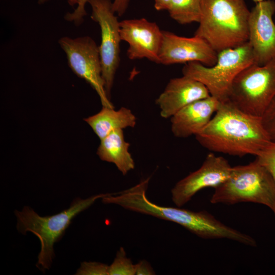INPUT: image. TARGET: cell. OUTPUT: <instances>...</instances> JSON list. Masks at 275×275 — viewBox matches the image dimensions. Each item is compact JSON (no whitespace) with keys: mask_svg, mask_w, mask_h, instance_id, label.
<instances>
[{"mask_svg":"<svg viewBox=\"0 0 275 275\" xmlns=\"http://www.w3.org/2000/svg\"><path fill=\"white\" fill-rule=\"evenodd\" d=\"M150 178L123 191L109 194L102 198L104 204H113L134 212L151 215L179 224L204 239H228L254 246L251 236L229 227L206 211H193L172 207L162 206L151 202L146 191Z\"/></svg>","mask_w":275,"mask_h":275,"instance_id":"6da1fadb","label":"cell"},{"mask_svg":"<svg viewBox=\"0 0 275 275\" xmlns=\"http://www.w3.org/2000/svg\"><path fill=\"white\" fill-rule=\"evenodd\" d=\"M196 138L212 152L238 156H256L271 142L261 117L242 112L228 100L221 101L214 116Z\"/></svg>","mask_w":275,"mask_h":275,"instance_id":"7a4b0ae2","label":"cell"},{"mask_svg":"<svg viewBox=\"0 0 275 275\" xmlns=\"http://www.w3.org/2000/svg\"><path fill=\"white\" fill-rule=\"evenodd\" d=\"M250 11L244 0H202L199 25L195 35L217 53L249 40Z\"/></svg>","mask_w":275,"mask_h":275,"instance_id":"3957f363","label":"cell"},{"mask_svg":"<svg viewBox=\"0 0 275 275\" xmlns=\"http://www.w3.org/2000/svg\"><path fill=\"white\" fill-rule=\"evenodd\" d=\"M107 194L94 195L85 199H76L68 208L52 215L40 216L27 206L20 211H15L18 232L23 234L31 232L39 239L41 249L36 264L39 269L44 271L50 268L55 256L53 245L63 236L73 218Z\"/></svg>","mask_w":275,"mask_h":275,"instance_id":"277c9868","label":"cell"},{"mask_svg":"<svg viewBox=\"0 0 275 275\" xmlns=\"http://www.w3.org/2000/svg\"><path fill=\"white\" fill-rule=\"evenodd\" d=\"M210 202L262 204L270 208L275 216V181L268 170L256 158L249 164L232 167L228 178L214 188Z\"/></svg>","mask_w":275,"mask_h":275,"instance_id":"5b68a950","label":"cell"},{"mask_svg":"<svg viewBox=\"0 0 275 275\" xmlns=\"http://www.w3.org/2000/svg\"><path fill=\"white\" fill-rule=\"evenodd\" d=\"M256 64L254 54L249 41L234 48L217 53L215 64L210 67L199 62L185 64L183 75L203 84L211 96L220 101L228 100L232 82L244 68Z\"/></svg>","mask_w":275,"mask_h":275,"instance_id":"8992f818","label":"cell"},{"mask_svg":"<svg viewBox=\"0 0 275 275\" xmlns=\"http://www.w3.org/2000/svg\"><path fill=\"white\" fill-rule=\"evenodd\" d=\"M274 96L275 58L242 70L232 82L228 100L242 112L261 117Z\"/></svg>","mask_w":275,"mask_h":275,"instance_id":"52a82bcc","label":"cell"},{"mask_svg":"<svg viewBox=\"0 0 275 275\" xmlns=\"http://www.w3.org/2000/svg\"><path fill=\"white\" fill-rule=\"evenodd\" d=\"M59 42L72 71L96 92L102 107L114 108L105 88L99 46L94 40L89 36L76 38L64 37Z\"/></svg>","mask_w":275,"mask_h":275,"instance_id":"ba28073f","label":"cell"},{"mask_svg":"<svg viewBox=\"0 0 275 275\" xmlns=\"http://www.w3.org/2000/svg\"><path fill=\"white\" fill-rule=\"evenodd\" d=\"M91 19L99 25L101 43L99 46L102 75L110 98L115 74L120 63V22L112 8L111 0H88Z\"/></svg>","mask_w":275,"mask_h":275,"instance_id":"9c48e42d","label":"cell"},{"mask_svg":"<svg viewBox=\"0 0 275 275\" xmlns=\"http://www.w3.org/2000/svg\"><path fill=\"white\" fill-rule=\"evenodd\" d=\"M232 168L224 157L209 154L199 169L175 185L171 190L173 202L181 207L200 190L207 187L214 188L228 178Z\"/></svg>","mask_w":275,"mask_h":275,"instance_id":"30bf717a","label":"cell"},{"mask_svg":"<svg viewBox=\"0 0 275 275\" xmlns=\"http://www.w3.org/2000/svg\"><path fill=\"white\" fill-rule=\"evenodd\" d=\"M217 58V53L201 38L182 37L162 31L159 64L170 65L199 62L210 67L215 64Z\"/></svg>","mask_w":275,"mask_h":275,"instance_id":"8fae6325","label":"cell"},{"mask_svg":"<svg viewBox=\"0 0 275 275\" xmlns=\"http://www.w3.org/2000/svg\"><path fill=\"white\" fill-rule=\"evenodd\" d=\"M121 39L128 45L129 59H147L159 64V53L162 39V31L154 22L144 18L120 21Z\"/></svg>","mask_w":275,"mask_h":275,"instance_id":"7c38bea8","label":"cell"},{"mask_svg":"<svg viewBox=\"0 0 275 275\" xmlns=\"http://www.w3.org/2000/svg\"><path fill=\"white\" fill-rule=\"evenodd\" d=\"M274 12L275 2L271 0L257 3L250 11L248 41L256 64L260 66L275 58V24L272 19Z\"/></svg>","mask_w":275,"mask_h":275,"instance_id":"4fadbf2b","label":"cell"},{"mask_svg":"<svg viewBox=\"0 0 275 275\" xmlns=\"http://www.w3.org/2000/svg\"><path fill=\"white\" fill-rule=\"evenodd\" d=\"M210 96L203 84L183 75L169 80L156 103L160 109V116L168 119L188 104Z\"/></svg>","mask_w":275,"mask_h":275,"instance_id":"5bb4252c","label":"cell"},{"mask_svg":"<svg viewBox=\"0 0 275 275\" xmlns=\"http://www.w3.org/2000/svg\"><path fill=\"white\" fill-rule=\"evenodd\" d=\"M220 103L219 100L210 96L194 101L179 110L170 118L173 135L178 138L196 136L210 122Z\"/></svg>","mask_w":275,"mask_h":275,"instance_id":"9a60e30c","label":"cell"},{"mask_svg":"<svg viewBox=\"0 0 275 275\" xmlns=\"http://www.w3.org/2000/svg\"><path fill=\"white\" fill-rule=\"evenodd\" d=\"M129 143L125 140L123 130H116L100 140L97 154L101 160L115 164L125 175L135 167L129 152Z\"/></svg>","mask_w":275,"mask_h":275,"instance_id":"2e32d148","label":"cell"},{"mask_svg":"<svg viewBox=\"0 0 275 275\" xmlns=\"http://www.w3.org/2000/svg\"><path fill=\"white\" fill-rule=\"evenodd\" d=\"M84 120L100 140L114 130L133 128L136 122L135 115L130 109L125 107L118 110L102 107L100 112Z\"/></svg>","mask_w":275,"mask_h":275,"instance_id":"e0dca14e","label":"cell"},{"mask_svg":"<svg viewBox=\"0 0 275 275\" xmlns=\"http://www.w3.org/2000/svg\"><path fill=\"white\" fill-rule=\"evenodd\" d=\"M202 0H171L168 11L170 17L181 24L198 22Z\"/></svg>","mask_w":275,"mask_h":275,"instance_id":"ac0fdd59","label":"cell"},{"mask_svg":"<svg viewBox=\"0 0 275 275\" xmlns=\"http://www.w3.org/2000/svg\"><path fill=\"white\" fill-rule=\"evenodd\" d=\"M129 2L130 0H114L112 2L113 11L118 16H122L126 11ZM88 0H77L76 8L72 12L67 13L65 16V19L77 25L80 24L87 15L85 6Z\"/></svg>","mask_w":275,"mask_h":275,"instance_id":"d6986e66","label":"cell"},{"mask_svg":"<svg viewBox=\"0 0 275 275\" xmlns=\"http://www.w3.org/2000/svg\"><path fill=\"white\" fill-rule=\"evenodd\" d=\"M134 274L135 264L127 257L124 248L121 247L117 252L113 262L109 266V275Z\"/></svg>","mask_w":275,"mask_h":275,"instance_id":"ffe728a7","label":"cell"},{"mask_svg":"<svg viewBox=\"0 0 275 275\" xmlns=\"http://www.w3.org/2000/svg\"><path fill=\"white\" fill-rule=\"evenodd\" d=\"M256 159L268 170L275 181V142L269 143L259 152Z\"/></svg>","mask_w":275,"mask_h":275,"instance_id":"44dd1931","label":"cell"},{"mask_svg":"<svg viewBox=\"0 0 275 275\" xmlns=\"http://www.w3.org/2000/svg\"><path fill=\"white\" fill-rule=\"evenodd\" d=\"M261 118L270 141L275 142V96Z\"/></svg>","mask_w":275,"mask_h":275,"instance_id":"7402d4cb","label":"cell"},{"mask_svg":"<svg viewBox=\"0 0 275 275\" xmlns=\"http://www.w3.org/2000/svg\"><path fill=\"white\" fill-rule=\"evenodd\" d=\"M77 275H109V266L97 262L85 261L75 273Z\"/></svg>","mask_w":275,"mask_h":275,"instance_id":"603a6c76","label":"cell"},{"mask_svg":"<svg viewBox=\"0 0 275 275\" xmlns=\"http://www.w3.org/2000/svg\"><path fill=\"white\" fill-rule=\"evenodd\" d=\"M135 274L153 275L155 274L154 269L146 260H141L135 264Z\"/></svg>","mask_w":275,"mask_h":275,"instance_id":"cb8c5ba5","label":"cell"},{"mask_svg":"<svg viewBox=\"0 0 275 275\" xmlns=\"http://www.w3.org/2000/svg\"><path fill=\"white\" fill-rule=\"evenodd\" d=\"M154 8L157 11L168 10L171 0H154Z\"/></svg>","mask_w":275,"mask_h":275,"instance_id":"d4e9b609","label":"cell"},{"mask_svg":"<svg viewBox=\"0 0 275 275\" xmlns=\"http://www.w3.org/2000/svg\"><path fill=\"white\" fill-rule=\"evenodd\" d=\"M49 0H38V2L39 4H43L45 3L46 2L48 1ZM68 4L71 6H74V5H76L77 3V0H67Z\"/></svg>","mask_w":275,"mask_h":275,"instance_id":"484cf974","label":"cell"},{"mask_svg":"<svg viewBox=\"0 0 275 275\" xmlns=\"http://www.w3.org/2000/svg\"><path fill=\"white\" fill-rule=\"evenodd\" d=\"M252 1H253L254 2L257 3L262 2V1H265V0H252Z\"/></svg>","mask_w":275,"mask_h":275,"instance_id":"4316f807","label":"cell"}]
</instances>
